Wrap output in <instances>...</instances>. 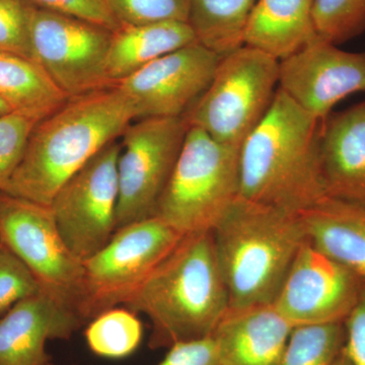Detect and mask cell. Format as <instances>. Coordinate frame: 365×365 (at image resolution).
Segmentation results:
<instances>
[{
    "label": "cell",
    "instance_id": "obj_5",
    "mask_svg": "<svg viewBox=\"0 0 365 365\" xmlns=\"http://www.w3.org/2000/svg\"><path fill=\"white\" fill-rule=\"evenodd\" d=\"M239 153L189 127L155 216L182 235L212 232L239 198Z\"/></svg>",
    "mask_w": 365,
    "mask_h": 365
},
{
    "label": "cell",
    "instance_id": "obj_30",
    "mask_svg": "<svg viewBox=\"0 0 365 365\" xmlns=\"http://www.w3.org/2000/svg\"><path fill=\"white\" fill-rule=\"evenodd\" d=\"M36 6L56 13L68 14L91 23L117 31L119 21L112 13L107 0H30Z\"/></svg>",
    "mask_w": 365,
    "mask_h": 365
},
{
    "label": "cell",
    "instance_id": "obj_32",
    "mask_svg": "<svg viewBox=\"0 0 365 365\" xmlns=\"http://www.w3.org/2000/svg\"><path fill=\"white\" fill-rule=\"evenodd\" d=\"M345 351L352 365H365V283L359 302L344 322Z\"/></svg>",
    "mask_w": 365,
    "mask_h": 365
},
{
    "label": "cell",
    "instance_id": "obj_20",
    "mask_svg": "<svg viewBox=\"0 0 365 365\" xmlns=\"http://www.w3.org/2000/svg\"><path fill=\"white\" fill-rule=\"evenodd\" d=\"M195 42V34L185 21L121 26L113 33L107 58L108 78L116 86L163 55Z\"/></svg>",
    "mask_w": 365,
    "mask_h": 365
},
{
    "label": "cell",
    "instance_id": "obj_23",
    "mask_svg": "<svg viewBox=\"0 0 365 365\" xmlns=\"http://www.w3.org/2000/svg\"><path fill=\"white\" fill-rule=\"evenodd\" d=\"M143 329L137 314L118 307L91 319L85 331L88 348L105 359H120L135 351L143 340Z\"/></svg>",
    "mask_w": 365,
    "mask_h": 365
},
{
    "label": "cell",
    "instance_id": "obj_17",
    "mask_svg": "<svg viewBox=\"0 0 365 365\" xmlns=\"http://www.w3.org/2000/svg\"><path fill=\"white\" fill-rule=\"evenodd\" d=\"M294 328L273 304L230 306L211 337L222 365H279Z\"/></svg>",
    "mask_w": 365,
    "mask_h": 365
},
{
    "label": "cell",
    "instance_id": "obj_4",
    "mask_svg": "<svg viewBox=\"0 0 365 365\" xmlns=\"http://www.w3.org/2000/svg\"><path fill=\"white\" fill-rule=\"evenodd\" d=\"M212 235L230 307L273 304L307 240L297 213L240 196Z\"/></svg>",
    "mask_w": 365,
    "mask_h": 365
},
{
    "label": "cell",
    "instance_id": "obj_31",
    "mask_svg": "<svg viewBox=\"0 0 365 365\" xmlns=\"http://www.w3.org/2000/svg\"><path fill=\"white\" fill-rule=\"evenodd\" d=\"M158 365H222L212 337L170 346Z\"/></svg>",
    "mask_w": 365,
    "mask_h": 365
},
{
    "label": "cell",
    "instance_id": "obj_26",
    "mask_svg": "<svg viewBox=\"0 0 365 365\" xmlns=\"http://www.w3.org/2000/svg\"><path fill=\"white\" fill-rule=\"evenodd\" d=\"M121 26H140L163 21L188 23L190 0H107Z\"/></svg>",
    "mask_w": 365,
    "mask_h": 365
},
{
    "label": "cell",
    "instance_id": "obj_34",
    "mask_svg": "<svg viewBox=\"0 0 365 365\" xmlns=\"http://www.w3.org/2000/svg\"><path fill=\"white\" fill-rule=\"evenodd\" d=\"M9 112H13L11 108H9L4 101L0 100V115L6 114V113Z\"/></svg>",
    "mask_w": 365,
    "mask_h": 365
},
{
    "label": "cell",
    "instance_id": "obj_16",
    "mask_svg": "<svg viewBox=\"0 0 365 365\" xmlns=\"http://www.w3.org/2000/svg\"><path fill=\"white\" fill-rule=\"evenodd\" d=\"M319 158L326 196L365 204V100L323 121Z\"/></svg>",
    "mask_w": 365,
    "mask_h": 365
},
{
    "label": "cell",
    "instance_id": "obj_22",
    "mask_svg": "<svg viewBox=\"0 0 365 365\" xmlns=\"http://www.w3.org/2000/svg\"><path fill=\"white\" fill-rule=\"evenodd\" d=\"M257 0H190L189 25L197 42L223 57L245 45Z\"/></svg>",
    "mask_w": 365,
    "mask_h": 365
},
{
    "label": "cell",
    "instance_id": "obj_12",
    "mask_svg": "<svg viewBox=\"0 0 365 365\" xmlns=\"http://www.w3.org/2000/svg\"><path fill=\"white\" fill-rule=\"evenodd\" d=\"M364 283L307 240L273 304L294 327L344 323L359 302Z\"/></svg>",
    "mask_w": 365,
    "mask_h": 365
},
{
    "label": "cell",
    "instance_id": "obj_19",
    "mask_svg": "<svg viewBox=\"0 0 365 365\" xmlns=\"http://www.w3.org/2000/svg\"><path fill=\"white\" fill-rule=\"evenodd\" d=\"M316 0H257L247 26L245 45L287 58L317 39L313 23Z\"/></svg>",
    "mask_w": 365,
    "mask_h": 365
},
{
    "label": "cell",
    "instance_id": "obj_11",
    "mask_svg": "<svg viewBox=\"0 0 365 365\" xmlns=\"http://www.w3.org/2000/svg\"><path fill=\"white\" fill-rule=\"evenodd\" d=\"M120 143L112 141L67 180L51 208L62 239L81 261L109 242L116 232Z\"/></svg>",
    "mask_w": 365,
    "mask_h": 365
},
{
    "label": "cell",
    "instance_id": "obj_6",
    "mask_svg": "<svg viewBox=\"0 0 365 365\" xmlns=\"http://www.w3.org/2000/svg\"><path fill=\"white\" fill-rule=\"evenodd\" d=\"M279 86V60L244 45L222 57L207 90L185 113L217 143L240 150L266 116Z\"/></svg>",
    "mask_w": 365,
    "mask_h": 365
},
{
    "label": "cell",
    "instance_id": "obj_25",
    "mask_svg": "<svg viewBox=\"0 0 365 365\" xmlns=\"http://www.w3.org/2000/svg\"><path fill=\"white\" fill-rule=\"evenodd\" d=\"M313 23L319 39L336 46L349 42L365 32V0H316Z\"/></svg>",
    "mask_w": 365,
    "mask_h": 365
},
{
    "label": "cell",
    "instance_id": "obj_29",
    "mask_svg": "<svg viewBox=\"0 0 365 365\" xmlns=\"http://www.w3.org/2000/svg\"><path fill=\"white\" fill-rule=\"evenodd\" d=\"M40 292L31 271L2 245L0 248V314L7 313L20 300Z\"/></svg>",
    "mask_w": 365,
    "mask_h": 365
},
{
    "label": "cell",
    "instance_id": "obj_21",
    "mask_svg": "<svg viewBox=\"0 0 365 365\" xmlns=\"http://www.w3.org/2000/svg\"><path fill=\"white\" fill-rule=\"evenodd\" d=\"M68 98L35 60L0 50V100L11 111L39 123Z\"/></svg>",
    "mask_w": 365,
    "mask_h": 365
},
{
    "label": "cell",
    "instance_id": "obj_9",
    "mask_svg": "<svg viewBox=\"0 0 365 365\" xmlns=\"http://www.w3.org/2000/svg\"><path fill=\"white\" fill-rule=\"evenodd\" d=\"M134 121L120 143L116 230L155 215L189 130L182 117Z\"/></svg>",
    "mask_w": 365,
    "mask_h": 365
},
{
    "label": "cell",
    "instance_id": "obj_10",
    "mask_svg": "<svg viewBox=\"0 0 365 365\" xmlns=\"http://www.w3.org/2000/svg\"><path fill=\"white\" fill-rule=\"evenodd\" d=\"M113 31L38 7L31 25V54L67 98L114 86L107 76Z\"/></svg>",
    "mask_w": 365,
    "mask_h": 365
},
{
    "label": "cell",
    "instance_id": "obj_3",
    "mask_svg": "<svg viewBox=\"0 0 365 365\" xmlns=\"http://www.w3.org/2000/svg\"><path fill=\"white\" fill-rule=\"evenodd\" d=\"M228 307L212 232L184 235L124 306L150 319L153 350L211 337Z\"/></svg>",
    "mask_w": 365,
    "mask_h": 365
},
{
    "label": "cell",
    "instance_id": "obj_27",
    "mask_svg": "<svg viewBox=\"0 0 365 365\" xmlns=\"http://www.w3.org/2000/svg\"><path fill=\"white\" fill-rule=\"evenodd\" d=\"M36 9L30 0H0V50L32 58L30 34Z\"/></svg>",
    "mask_w": 365,
    "mask_h": 365
},
{
    "label": "cell",
    "instance_id": "obj_35",
    "mask_svg": "<svg viewBox=\"0 0 365 365\" xmlns=\"http://www.w3.org/2000/svg\"><path fill=\"white\" fill-rule=\"evenodd\" d=\"M1 246H2V242H1V239H0V248H1Z\"/></svg>",
    "mask_w": 365,
    "mask_h": 365
},
{
    "label": "cell",
    "instance_id": "obj_7",
    "mask_svg": "<svg viewBox=\"0 0 365 365\" xmlns=\"http://www.w3.org/2000/svg\"><path fill=\"white\" fill-rule=\"evenodd\" d=\"M182 237L157 216L118 228L104 248L83 261V324L124 307Z\"/></svg>",
    "mask_w": 365,
    "mask_h": 365
},
{
    "label": "cell",
    "instance_id": "obj_1",
    "mask_svg": "<svg viewBox=\"0 0 365 365\" xmlns=\"http://www.w3.org/2000/svg\"><path fill=\"white\" fill-rule=\"evenodd\" d=\"M135 118L130 100L116 86L69 98L36 125L1 192L50 206L62 185Z\"/></svg>",
    "mask_w": 365,
    "mask_h": 365
},
{
    "label": "cell",
    "instance_id": "obj_24",
    "mask_svg": "<svg viewBox=\"0 0 365 365\" xmlns=\"http://www.w3.org/2000/svg\"><path fill=\"white\" fill-rule=\"evenodd\" d=\"M345 341L344 323L294 327L279 365H333Z\"/></svg>",
    "mask_w": 365,
    "mask_h": 365
},
{
    "label": "cell",
    "instance_id": "obj_36",
    "mask_svg": "<svg viewBox=\"0 0 365 365\" xmlns=\"http://www.w3.org/2000/svg\"><path fill=\"white\" fill-rule=\"evenodd\" d=\"M48 365H54V364H52V362H51V364H48Z\"/></svg>",
    "mask_w": 365,
    "mask_h": 365
},
{
    "label": "cell",
    "instance_id": "obj_15",
    "mask_svg": "<svg viewBox=\"0 0 365 365\" xmlns=\"http://www.w3.org/2000/svg\"><path fill=\"white\" fill-rule=\"evenodd\" d=\"M85 325L44 292L20 300L0 319V365H48L49 340H69Z\"/></svg>",
    "mask_w": 365,
    "mask_h": 365
},
{
    "label": "cell",
    "instance_id": "obj_8",
    "mask_svg": "<svg viewBox=\"0 0 365 365\" xmlns=\"http://www.w3.org/2000/svg\"><path fill=\"white\" fill-rule=\"evenodd\" d=\"M0 239L31 271L41 292L79 317L83 262L62 239L50 206L0 192Z\"/></svg>",
    "mask_w": 365,
    "mask_h": 365
},
{
    "label": "cell",
    "instance_id": "obj_14",
    "mask_svg": "<svg viewBox=\"0 0 365 365\" xmlns=\"http://www.w3.org/2000/svg\"><path fill=\"white\" fill-rule=\"evenodd\" d=\"M279 88L325 121L340 101L365 91V51L348 52L317 38L279 60Z\"/></svg>",
    "mask_w": 365,
    "mask_h": 365
},
{
    "label": "cell",
    "instance_id": "obj_18",
    "mask_svg": "<svg viewBox=\"0 0 365 365\" xmlns=\"http://www.w3.org/2000/svg\"><path fill=\"white\" fill-rule=\"evenodd\" d=\"M299 215L307 241L365 282V204L326 196Z\"/></svg>",
    "mask_w": 365,
    "mask_h": 365
},
{
    "label": "cell",
    "instance_id": "obj_13",
    "mask_svg": "<svg viewBox=\"0 0 365 365\" xmlns=\"http://www.w3.org/2000/svg\"><path fill=\"white\" fill-rule=\"evenodd\" d=\"M220 59L195 42L150 62L116 86L130 100L135 120L182 117L207 90Z\"/></svg>",
    "mask_w": 365,
    "mask_h": 365
},
{
    "label": "cell",
    "instance_id": "obj_33",
    "mask_svg": "<svg viewBox=\"0 0 365 365\" xmlns=\"http://www.w3.org/2000/svg\"><path fill=\"white\" fill-rule=\"evenodd\" d=\"M333 365H352L347 353L345 351V348H343L339 356L337 357V359L335 360Z\"/></svg>",
    "mask_w": 365,
    "mask_h": 365
},
{
    "label": "cell",
    "instance_id": "obj_28",
    "mask_svg": "<svg viewBox=\"0 0 365 365\" xmlns=\"http://www.w3.org/2000/svg\"><path fill=\"white\" fill-rule=\"evenodd\" d=\"M38 122L20 113L0 115V192L21 163Z\"/></svg>",
    "mask_w": 365,
    "mask_h": 365
},
{
    "label": "cell",
    "instance_id": "obj_2",
    "mask_svg": "<svg viewBox=\"0 0 365 365\" xmlns=\"http://www.w3.org/2000/svg\"><path fill=\"white\" fill-rule=\"evenodd\" d=\"M322 123L278 86L267 114L240 148V197L297 215L326 197Z\"/></svg>",
    "mask_w": 365,
    "mask_h": 365
}]
</instances>
